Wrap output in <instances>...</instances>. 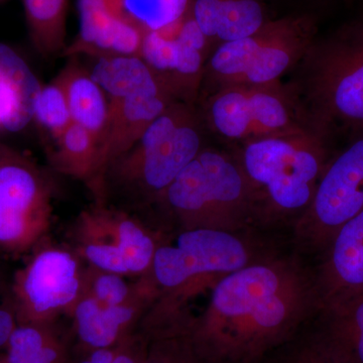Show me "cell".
<instances>
[{"instance_id": "277c9868", "label": "cell", "mask_w": 363, "mask_h": 363, "mask_svg": "<svg viewBox=\"0 0 363 363\" xmlns=\"http://www.w3.org/2000/svg\"><path fill=\"white\" fill-rule=\"evenodd\" d=\"M161 196L183 230L238 233L257 213L238 160L215 150H202Z\"/></svg>"}, {"instance_id": "30bf717a", "label": "cell", "mask_w": 363, "mask_h": 363, "mask_svg": "<svg viewBox=\"0 0 363 363\" xmlns=\"http://www.w3.org/2000/svg\"><path fill=\"white\" fill-rule=\"evenodd\" d=\"M363 209V130L329 160L310 207L297 223L298 238L326 250L339 228Z\"/></svg>"}, {"instance_id": "8fae6325", "label": "cell", "mask_w": 363, "mask_h": 363, "mask_svg": "<svg viewBox=\"0 0 363 363\" xmlns=\"http://www.w3.org/2000/svg\"><path fill=\"white\" fill-rule=\"evenodd\" d=\"M52 190L39 169L11 154L0 162V250L21 255L52 224Z\"/></svg>"}, {"instance_id": "836d02e7", "label": "cell", "mask_w": 363, "mask_h": 363, "mask_svg": "<svg viewBox=\"0 0 363 363\" xmlns=\"http://www.w3.org/2000/svg\"><path fill=\"white\" fill-rule=\"evenodd\" d=\"M1 123H2V109H1V104H0V128H1Z\"/></svg>"}, {"instance_id": "83f0119b", "label": "cell", "mask_w": 363, "mask_h": 363, "mask_svg": "<svg viewBox=\"0 0 363 363\" xmlns=\"http://www.w3.org/2000/svg\"><path fill=\"white\" fill-rule=\"evenodd\" d=\"M264 363H336L310 332L309 335L294 339L276 351Z\"/></svg>"}, {"instance_id": "d6a6232c", "label": "cell", "mask_w": 363, "mask_h": 363, "mask_svg": "<svg viewBox=\"0 0 363 363\" xmlns=\"http://www.w3.org/2000/svg\"><path fill=\"white\" fill-rule=\"evenodd\" d=\"M0 363H7L6 355H4V357H1V355H0Z\"/></svg>"}, {"instance_id": "4dcf8cb0", "label": "cell", "mask_w": 363, "mask_h": 363, "mask_svg": "<svg viewBox=\"0 0 363 363\" xmlns=\"http://www.w3.org/2000/svg\"><path fill=\"white\" fill-rule=\"evenodd\" d=\"M116 353V346L111 348L90 350L89 355L79 363H111Z\"/></svg>"}, {"instance_id": "d6986e66", "label": "cell", "mask_w": 363, "mask_h": 363, "mask_svg": "<svg viewBox=\"0 0 363 363\" xmlns=\"http://www.w3.org/2000/svg\"><path fill=\"white\" fill-rule=\"evenodd\" d=\"M194 20L211 43L243 39L266 23L259 0H191Z\"/></svg>"}, {"instance_id": "44dd1931", "label": "cell", "mask_w": 363, "mask_h": 363, "mask_svg": "<svg viewBox=\"0 0 363 363\" xmlns=\"http://www.w3.org/2000/svg\"><path fill=\"white\" fill-rule=\"evenodd\" d=\"M62 76L72 121L89 130L100 142L108 119V98L90 74L77 67H70Z\"/></svg>"}, {"instance_id": "484cf974", "label": "cell", "mask_w": 363, "mask_h": 363, "mask_svg": "<svg viewBox=\"0 0 363 363\" xmlns=\"http://www.w3.org/2000/svg\"><path fill=\"white\" fill-rule=\"evenodd\" d=\"M117 11L145 30L166 28L182 18L191 0H113Z\"/></svg>"}, {"instance_id": "ba28073f", "label": "cell", "mask_w": 363, "mask_h": 363, "mask_svg": "<svg viewBox=\"0 0 363 363\" xmlns=\"http://www.w3.org/2000/svg\"><path fill=\"white\" fill-rule=\"evenodd\" d=\"M73 238L89 266L123 277L149 274L159 247L140 221L101 204L81 212Z\"/></svg>"}, {"instance_id": "cb8c5ba5", "label": "cell", "mask_w": 363, "mask_h": 363, "mask_svg": "<svg viewBox=\"0 0 363 363\" xmlns=\"http://www.w3.org/2000/svg\"><path fill=\"white\" fill-rule=\"evenodd\" d=\"M30 39L38 51L50 55L64 47L68 0H23Z\"/></svg>"}, {"instance_id": "5bb4252c", "label": "cell", "mask_w": 363, "mask_h": 363, "mask_svg": "<svg viewBox=\"0 0 363 363\" xmlns=\"http://www.w3.org/2000/svg\"><path fill=\"white\" fill-rule=\"evenodd\" d=\"M108 101V119L100 138L96 178L92 186L97 192L104 187L109 167L138 143L150 124L175 100L169 95L159 94Z\"/></svg>"}, {"instance_id": "603a6c76", "label": "cell", "mask_w": 363, "mask_h": 363, "mask_svg": "<svg viewBox=\"0 0 363 363\" xmlns=\"http://www.w3.org/2000/svg\"><path fill=\"white\" fill-rule=\"evenodd\" d=\"M57 149L51 162L60 173L87 182L92 187L96 178L99 142L96 136L72 123L57 138Z\"/></svg>"}, {"instance_id": "f1b7e54d", "label": "cell", "mask_w": 363, "mask_h": 363, "mask_svg": "<svg viewBox=\"0 0 363 363\" xmlns=\"http://www.w3.org/2000/svg\"><path fill=\"white\" fill-rule=\"evenodd\" d=\"M149 350L145 339L128 334L116 346V353L111 363H143Z\"/></svg>"}, {"instance_id": "1f68e13d", "label": "cell", "mask_w": 363, "mask_h": 363, "mask_svg": "<svg viewBox=\"0 0 363 363\" xmlns=\"http://www.w3.org/2000/svg\"><path fill=\"white\" fill-rule=\"evenodd\" d=\"M11 154H13V152H9L6 149L0 147V162L4 161V159H6L7 157L11 156Z\"/></svg>"}, {"instance_id": "6da1fadb", "label": "cell", "mask_w": 363, "mask_h": 363, "mask_svg": "<svg viewBox=\"0 0 363 363\" xmlns=\"http://www.w3.org/2000/svg\"><path fill=\"white\" fill-rule=\"evenodd\" d=\"M179 334L201 363H264L319 310L316 279L291 259H259L211 288Z\"/></svg>"}, {"instance_id": "9a60e30c", "label": "cell", "mask_w": 363, "mask_h": 363, "mask_svg": "<svg viewBox=\"0 0 363 363\" xmlns=\"http://www.w3.org/2000/svg\"><path fill=\"white\" fill-rule=\"evenodd\" d=\"M324 252L315 277L320 305L363 290V209L338 229Z\"/></svg>"}, {"instance_id": "4316f807", "label": "cell", "mask_w": 363, "mask_h": 363, "mask_svg": "<svg viewBox=\"0 0 363 363\" xmlns=\"http://www.w3.org/2000/svg\"><path fill=\"white\" fill-rule=\"evenodd\" d=\"M33 119L49 130L56 140L73 123L62 74L40 90Z\"/></svg>"}, {"instance_id": "5b68a950", "label": "cell", "mask_w": 363, "mask_h": 363, "mask_svg": "<svg viewBox=\"0 0 363 363\" xmlns=\"http://www.w3.org/2000/svg\"><path fill=\"white\" fill-rule=\"evenodd\" d=\"M302 62L312 123L329 135L363 130V25L314 43Z\"/></svg>"}, {"instance_id": "7402d4cb", "label": "cell", "mask_w": 363, "mask_h": 363, "mask_svg": "<svg viewBox=\"0 0 363 363\" xmlns=\"http://www.w3.org/2000/svg\"><path fill=\"white\" fill-rule=\"evenodd\" d=\"M52 323H18L6 347L7 363H68L65 343Z\"/></svg>"}, {"instance_id": "e0dca14e", "label": "cell", "mask_w": 363, "mask_h": 363, "mask_svg": "<svg viewBox=\"0 0 363 363\" xmlns=\"http://www.w3.org/2000/svg\"><path fill=\"white\" fill-rule=\"evenodd\" d=\"M311 332L336 363H363V290L320 305Z\"/></svg>"}, {"instance_id": "4fadbf2b", "label": "cell", "mask_w": 363, "mask_h": 363, "mask_svg": "<svg viewBox=\"0 0 363 363\" xmlns=\"http://www.w3.org/2000/svg\"><path fill=\"white\" fill-rule=\"evenodd\" d=\"M209 50L210 42L196 23L190 4L175 23L145 32L140 58L169 96L190 104L201 87Z\"/></svg>"}, {"instance_id": "7c38bea8", "label": "cell", "mask_w": 363, "mask_h": 363, "mask_svg": "<svg viewBox=\"0 0 363 363\" xmlns=\"http://www.w3.org/2000/svg\"><path fill=\"white\" fill-rule=\"evenodd\" d=\"M84 269L77 255L58 247L35 253L13 281L14 314L18 323L54 322L71 314L82 295Z\"/></svg>"}, {"instance_id": "d4e9b609", "label": "cell", "mask_w": 363, "mask_h": 363, "mask_svg": "<svg viewBox=\"0 0 363 363\" xmlns=\"http://www.w3.org/2000/svg\"><path fill=\"white\" fill-rule=\"evenodd\" d=\"M152 289L157 288L149 274L143 276L138 284H128L121 274L91 266L84 269L82 295L90 296L104 305L124 304Z\"/></svg>"}, {"instance_id": "ffe728a7", "label": "cell", "mask_w": 363, "mask_h": 363, "mask_svg": "<svg viewBox=\"0 0 363 363\" xmlns=\"http://www.w3.org/2000/svg\"><path fill=\"white\" fill-rule=\"evenodd\" d=\"M90 75L108 100L138 95H169L140 57L99 58Z\"/></svg>"}, {"instance_id": "3957f363", "label": "cell", "mask_w": 363, "mask_h": 363, "mask_svg": "<svg viewBox=\"0 0 363 363\" xmlns=\"http://www.w3.org/2000/svg\"><path fill=\"white\" fill-rule=\"evenodd\" d=\"M257 259L238 233L217 229L183 230L175 245H159L149 274L166 298L157 309L156 323H173L180 303Z\"/></svg>"}, {"instance_id": "8992f818", "label": "cell", "mask_w": 363, "mask_h": 363, "mask_svg": "<svg viewBox=\"0 0 363 363\" xmlns=\"http://www.w3.org/2000/svg\"><path fill=\"white\" fill-rule=\"evenodd\" d=\"M313 35L305 18L266 21L252 35L219 45L208 59L205 76L218 88L278 84L304 59L314 44Z\"/></svg>"}, {"instance_id": "ac0fdd59", "label": "cell", "mask_w": 363, "mask_h": 363, "mask_svg": "<svg viewBox=\"0 0 363 363\" xmlns=\"http://www.w3.org/2000/svg\"><path fill=\"white\" fill-rule=\"evenodd\" d=\"M42 88L35 74L18 52L0 43L1 128L9 131L26 128L33 119Z\"/></svg>"}, {"instance_id": "7a4b0ae2", "label": "cell", "mask_w": 363, "mask_h": 363, "mask_svg": "<svg viewBox=\"0 0 363 363\" xmlns=\"http://www.w3.org/2000/svg\"><path fill=\"white\" fill-rule=\"evenodd\" d=\"M329 135L313 125L242 143L235 157L252 191L255 212L304 213L331 159Z\"/></svg>"}, {"instance_id": "f546056e", "label": "cell", "mask_w": 363, "mask_h": 363, "mask_svg": "<svg viewBox=\"0 0 363 363\" xmlns=\"http://www.w3.org/2000/svg\"><path fill=\"white\" fill-rule=\"evenodd\" d=\"M18 325L14 311L0 308V350L6 348L9 338Z\"/></svg>"}, {"instance_id": "9c48e42d", "label": "cell", "mask_w": 363, "mask_h": 363, "mask_svg": "<svg viewBox=\"0 0 363 363\" xmlns=\"http://www.w3.org/2000/svg\"><path fill=\"white\" fill-rule=\"evenodd\" d=\"M206 118L217 135L241 143L306 128L279 83L219 88L208 100Z\"/></svg>"}, {"instance_id": "2e32d148", "label": "cell", "mask_w": 363, "mask_h": 363, "mask_svg": "<svg viewBox=\"0 0 363 363\" xmlns=\"http://www.w3.org/2000/svg\"><path fill=\"white\" fill-rule=\"evenodd\" d=\"M160 296L152 289L121 305H104L82 295L72 310L76 332L89 350L111 348L131 333L145 308Z\"/></svg>"}, {"instance_id": "52a82bcc", "label": "cell", "mask_w": 363, "mask_h": 363, "mask_svg": "<svg viewBox=\"0 0 363 363\" xmlns=\"http://www.w3.org/2000/svg\"><path fill=\"white\" fill-rule=\"evenodd\" d=\"M188 105H169L106 174L112 172L125 185L161 195L203 150L201 133Z\"/></svg>"}]
</instances>
